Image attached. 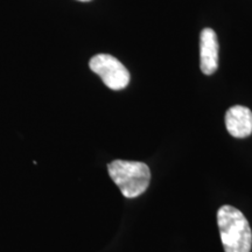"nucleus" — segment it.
Segmentation results:
<instances>
[{
  "instance_id": "f257e3e1",
  "label": "nucleus",
  "mask_w": 252,
  "mask_h": 252,
  "mask_svg": "<svg viewBox=\"0 0 252 252\" xmlns=\"http://www.w3.org/2000/svg\"><path fill=\"white\" fill-rule=\"evenodd\" d=\"M217 224L224 252H251L252 231L241 210L222 206L217 212Z\"/></svg>"
},
{
  "instance_id": "f03ea898",
  "label": "nucleus",
  "mask_w": 252,
  "mask_h": 252,
  "mask_svg": "<svg viewBox=\"0 0 252 252\" xmlns=\"http://www.w3.org/2000/svg\"><path fill=\"white\" fill-rule=\"evenodd\" d=\"M110 178L127 198L138 197L146 191L151 181V171L146 163L115 160L108 165Z\"/></svg>"
},
{
  "instance_id": "7ed1b4c3",
  "label": "nucleus",
  "mask_w": 252,
  "mask_h": 252,
  "mask_svg": "<svg viewBox=\"0 0 252 252\" xmlns=\"http://www.w3.org/2000/svg\"><path fill=\"white\" fill-rule=\"evenodd\" d=\"M89 67L102 78L103 83L112 90L124 89L130 82V72L119 60L112 55H94L90 60Z\"/></svg>"
},
{
  "instance_id": "20e7f679",
  "label": "nucleus",
  "mask_w": 252,
  "mask_h": 252,
  "mask_svg": "<svg viewBox=\"0 0 252 252\" xmlns=\"http://www.w3.org/2000/svg\"><path fill=\"white\" fill-rule=\"evenodd\" d=\"M200 67L204 75H213L219 68V40L212 28L201 32Z\"/></svg>"
},
{
  "instance_id": "39448f33",
  "label": "nucleus",
  "mask_w": 252,
  "mask_h": 252,
  "mask_svg": "<svg viewBox=\"0 0 252 252\" xmlns=\"http://www.w3.org/2000/svg\"><path fill=\"white\" fill-rule=\"evenodd\" d=\"M225 127L232 137L247 138L252 133V112L242 105H235L225 113Z\"/></svg>"
},
{
  "instance_id": "423d86ee",
  "label": "nucleus",
  "mask_w": 252,
  "mask_h": 252,
  "mask_svg": "<svg viewBox=\"0 0 252 252\" xmlns=\"http://www.w3.org/2000/svg\"><path fill=\"white\" fill-rule=\"evenodd\" d=\"M78 1H90V0H78Z\"/></svg>"
}]
</instances>
